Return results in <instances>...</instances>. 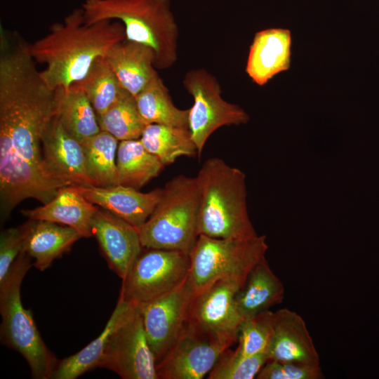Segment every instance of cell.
I'll return each mask as SVG.
<instances>
[{
	"instance_id": "obj_16",
	"label": "cell",
	"mask_w": 379,
	"mask_h": 379,
	"mask_svg": "<svg viewBox=\"0 0 379 379\" xmlns=\"http://www.w3.org/2000/svg\"><path fill=\"white\" fill-rule=\"evenodd\" d=\"M91 203L124 219L135 227L149 218L161 200L163 188L140 192L133 187L117 185L108 187L74 186Z\"/></svg>"
},
{
	"instance_id": "obj_9",
	"label": "cell",
	"mask_w": 379,
	"mask_h": 379,
	"mask_svg": "<svg viewBox=\"0 0 379 379\" xmlns=\"http://www.w3.org/2000/svg\"><path fill=\"white\" fill-rule=\"evenodd\" d=\"M183 85L193 98L189 109V130L199 157L208 138L224 126L240 125L249 120L248 114L239 105L225 100L217 79L203 69L189 71Z\"/></svg>"
},
{
	"instance_id": "obj_7",
	"label": "cell",
	"mask_w": 379,
	"mask_h": 379,
	"mask_svg": "<svg viewBox=\"0 0 379 379\" xmlns=\"http://www.w3.org/2000/svg\"><path fill=\"white\" fill-rule=\"evenodd\" d=\"M267 248L265 235L248 239L199 235L190 253V266L185 283L194 297L221 279H233L244 286Z\"/></svg>"
},
{
	"instance_id": "obj_30",
	"label": "cell",
	"mask_w": 379,
	"mask_h": 379,
	"mask_svg": "<svg viewBox=\"0 0 379 379\" xmlns=\"http://www.w3.org/2000/svg\"><path fill=\"white\" fill-rule=\"evenodd\" d=\"M78 84L87 95L98 117L118 100L124 90L105 57L96 59L86 77Z\"/></svg>"
},
{
	"instance_id": "obj_31",
	"label": "cell",
	"mask_w": 379,
	"mask_h": 379,
	"mask_svg": "<svg viewBox=\"0 0 379 379\" xmlns=\"http://www.w3.org/2000/svg\"><path fill=\"white\" fill-rule=\"evenodd\" d=\"M274 322L275 312L270 310L244 319L239 328L236 351L243 357L267 352Z\"/></svg>"
},
{
	"instance_id": "obj_10",
	"label": "cell",
	"mask_w": 379,
	"mask_h": 379,
	"mask_svg": "<svg viewBox=\"0 0 379 379\" xmlns=\"http://www.w3.org/2000/svg\"><path fill=\"white\" fill-rule=\"evenodd\" d=\"M244 287L233 279H219L195 295L192 301L187 326L215 342L230 347L237 343L243 318L236 294Z\"/></svg>"
},
{
	"instance_id": "obj_33",
	"label": "cell",
	"mask_w": 379,
	"mask_h": 379,
	"mask_svg": "<svg viewBox=\"0 0 379 379\" xmlns=\"http://www.w3.org/2000/svg\"><path fill=\"white\" fill-rule=\"evenodd\" d=\"M324 378L320 364L267 360L257 379H321Z\"/></svg>"
},
{
	"instance_id": "obj_34",
	"label": "cell",
	"mask_w": 379,
	"mask_h": 379,
	"mask_svg": "<svg viewBox=\"0 0 379 379\" xmlns=\"http://www.w3.org/2000/svg\"><path fill=\"white\" fill-rule=\"evenodd\" d=\"M22 251L21 225L2 230L0 234V281L4 279L12 264Z\"/></svg>"
},
{
	"instance_id": "obj_8",
	"label": "cell",
	"mask_w": 379,
	"mask_h": 379,
	"mask_svg": "<svg viewBox=\"0 0 379 379\" xmlns=\"http://www.w3.org/2000/svg\"><path fill=\"white\" fill-rule=\"evenodd\" d=\"M190 266V253L143 248L122 279L119 298L140 307L183 284Z\"/></svg>"
},
{
	"instance_id": "obj_2",
	"label": "cell",
	"mask_w": 379,
	"mask_h": 379,
	"mask_svg": "<svg viewBox=\"0 0 379 379\" xmlns=\"http://www.w3.org/2000/svg\"><path fill=\"white\" fill-rule=\"evenodd\" d=\"M125 40L121 22L87 23L79 7L62 22L53 23L47 34L28 44V51L36 62L46 65L41 75L51 89L69 88L86 77L96 59Z\"/></svg>"
},
{
	"instance_id": "obj_12",
	"label": "cell",
	"mask_w": 379,
	"mask_h": 379,
	"mask_svg": "<svg viewBox=\"0 0 379 379\" xmlns=\"http://www.w3.org/2000/svg\"><path fill=\"white\" fill-rule=\"evenodd\" d=\"M193 298L185 282L172 292L140 307L145 335L157 364L184 331Z\"/></svg>"
},
{
	"instance_id": "obj_6",
	"label": "cell",
	"mask_w": 379,
	"mask_h": 379,
	"mask_svg": "<svg viewBox=\"0 0 379 379\" xmlns=\"http://www.w3.org/2000/svg\"><path fill=\"white\" fill-rule=\"evenodd\" d=\"M199 207L196 177L179 175L171 178L153 213L136 227L142 247L190 253L199 237Z\"/></svg>"
},
{
	"instance_id": "obj_28",
	"label": "cell",
	"mask_w": 379,
	"mask_h": 379,
	"mask_svg": "<svg viewBox=\"0 0 379 379\" xmlns=\"http://www.w3.org/2000/svg\"><path fill=\"white\" fill-rule=\"evenodd\" d=\"M118 141L108 132L100 131L81 143L87 172L94 186L108 187L118 185Z\"/></svg>"
},
{
	"instance_id": "obj_23",
	"label": "cell",
	"mask_w": 379,
	"mask_h": 379,
	"mask_svg": "<svg viewBox=\"0 0 379 379\" xmlns=\"http://www.w3.org/2000/svg\"><path fill=\"white\" fill-rule=\"evenodd\" d=\"M285 290L265 257L250 272L244 287L236 294L238 311L246 319L281 303Z\"/></svg>"
},
{
	"instance_id": "obj_14",
	"label": "cell",
	"mask_w": 379,
	"mask_h": 379,
	"mask_svg": "<svg viewBox=\"0 0 379 379\" xmlns=\"http://www.w3.org/2000/svg\"><path fill=\"white\" fill-rule=\"evenodd\" d=\"M225 345L187 326L162 360L157 364L158 379H202L208 375Z\"/></svg>"
},
{
	"instance_id": "obj_22",
	"label": "cell",
	"mask_w": 379,
	"mask_h": 379,
	"mask_svg": "<svg viewBox=\"0 0 379 379\" xmlns=\"http://www.w3.org/2000/svg\"><path fill=\"white\" fill-rule=\"evenodd\" d=\"M138 308L119 298L102 333L78 352L59 360L52 378L76 379L84 373L98 368L111 334Z\"/></svg>"
},
{
	"instance_id": "obj_3",
	"label": "cell",
	"mask_w": 379,
	"mask_h": 379,
	"mask_svg": "<svg viewBox=\"0 0 379 379\" xmlns=\"http://www.w3.org/2000/svg\"><path fill=\"white\" fill-rule=\"evenodd\" d=\"M196 178L199 193V236L230 239L258 236L248 213L243 171L222 159L212 157L204 162Z\"/></svg>"
},
{
	"instance_id": "obj_29",
	"label": "cell",
	"mask_w": 379,
	"mask_h": 379,
	"mask_svg": "<svg viewBox=\"0 0 379 379\" xmlns=\"http://www.w3.org/2000/svg\"><path fill=\"white\" fill-rule=\"evenodd\" d=\"M98 120L100 130L108 132L119 141L140 139L147 125L139 112L135 98L124 89Z\"/></svg>"
},
{
	"instance_id": "obj_4",
	"label": "cell",
	"mask_w": 379,
	"mask_h": 379,
	"mask_svg": "<svg viewBox=\"0 0 379 379\" xmlns=\"http://www.w3.org/2000/svg\"><path fill=\"white\" fill-rule=\"evenodd\" d=\"M85 21L117 20L126 40L149 48L156 69L171 67L177 60L178 27L170 0H84Z\"/></svg>"
},
{
	"instance_id": "obj_26",
	"label": "cell",
	"mask_w": 379,
	"mask_h": 379,
	"mask_svg": "<svg viewBox=\"0 0 379 379\" xmlns=\"http://www.w3.org/2000/svg\"><path fill=\"white\" fill-rule=\"evenodd\" d=\"M140 140L164 166L173 164L180 157L198 154L188 128L150 124L146 126Z\"/></svg>"
},
{
	"instance_id": "obj_15",
	"label": "cell",
	"mask_w": 379,
	"mask_h": 379,
	"mask_svg": "<svg viewBox=\"0 0 379 379\" xmlns=\"http://www.w3.org/2000/svg\"><path fill=\"white\" fill-rule=\"evenodd\" d=\"M91 233L109 267L124 279L143 249L137 228L98 208L91 220Z\"/></svg>"
},
{
	"instance_id": "obj_21",
	"label": "cell",
	"mask_w": 379,
	"mask_h": 379,
	"mask_svg": "<svg viewBox=\"0 0 379 379\" xmlns=\"http://www.w3.org/2000/svg\"><path fill=\"white\" fill-rule=\"evenodd\" d=\"M98 207L88 201L74 186L60 188L49 202L34 209L22 210L29 219L62 224L77 230L82 237H92L91 220Z\"/></svg>"
},
{
	"instance_id": "obj_1",
	"label": "cell",
	"mask_w": 379,
	"mask_h": 379,
	"mask_svg": "<svg viewBox=\"0 0 379 379\" xmlns=\"http://www.w3.org/2000/svg\"><path fill=\"white\" fill-rule=\"evenodd\" d=\"M35 62L28 44L1 27L0 171L17 175L34 168L55 184L45 170L41 138L56 115L55 91Z\"/></svg>"
},
{
	"instance_id": "obj_32",
	"label": "cell",
	"mask_w": 379,
	"mask_h": 379,
	"mask_svg": "<svg viewBox=\"0 0 379 379\" xmlns=\"http://www.w3.org/2000/svg\"><path fill=\"white\" fill-rule=\"evenodd\" d=\"M268 360L267 352L243 357L236 350H225L207 375L208 379H253Z\"/></svg>"
},
{
	"instance_id": "obj_20",
	"label": "cell",
	"mask_w": 379,
	"mask_h": 379,
	"mask_svg": "<svg viewBox=\"0 0 379 379\" xmlns=\"http://www.w3.org/2000/svg\"><path fill=\"white\" fill-rule=\"evenodd\" d=\"M105 59L121 87L135 98L159 76L152 51L138 43L119 42L109 49Z\"/></svg>"
},
{
	"instance_id": "obj_19",
	"label": "cell",
	"mask_w": 379,
	"mask_h": 379,
	"mask_svg": "<svg viewBox=\"0 0 379 379\" xmlns=\"http://www.w3.org/2000/svg\"><path fill=\"white\" fill-rule=\"evenodd\" d=\"M21 227L22 251L34 260L33 265L41 272L69 252L72 245L82 237L71 227L47 220L29 219Z\"/></svg>"
},
{
	"instance_id": "obj_17",
	"label": "cell",
	"mask_w": 379,
	"mask_h": 379,
	"mask_svg": "<svg viewBox=\"0 0 379 379\" xmlns=\"http://www.w3.org/2000/svg\"><path fill=\"white\" fill-rule=\"evenodd\" d=\"M292 37L289 29L269 28L255 33L250 46L246 72L259 86L289 69Z\"/></svg>"
},
{
	"instance_id": "obj_18",
	"label": "cell",
	"mask_w": 379,
	"mask_h": 379,
	"mask_svg": "<svg viewBox=\"0 0 379 379\" xmlns=\"http://www.w3.org/2000/svg\"><path fill=\"white\" fill-rule=\"evenodd\" d=\"M267 355L268 360L320 364L319 355L305 321L288 308L275 312L274 331Z\"/></svg>"
},
{
	"instance_id": "obj_24",
	"label": "cell",
	"mask_w": 379,
	"mask_h": 379,
	"mask_svg": "<svg viewBox=\"0 0 379 379\" xmlns=\"http://www.w3.org/2000/svg\"><path fill=\"white\" fill-rule=\"evenodd\" d=\"M55 91L56 117L68 133L82 143L101 131L97 114L78 83Z\"/></svg>"
},
{
	"instance_id": "obj_11",
	"label": "cell",
	"mask_w": 379,
	"mask_h": 379,
	"mask_svg": "<svg viewBox=\"0 0 379 379\" xmlns=\"http://www.w3.org/2000/svg\"><path fill=\"white\" fill-rule=\"evenodd\" d=\"M99 368L109 369L123 379H158L140 307L112 332Z\"/></svg>"
},
{
	"instance_id": "obj_13",
	"label": "cell",
	"mask_w": 379,
	"mask_h": 379,
	"mask_svg": "<svg viewBox=\"0 0 379 379\" xmlns=\"http://www.w3.org/2000/svg\"><path fill=\"white\" fill-rule=\"evenodd\" d=\"M41 152L47 175L60 188L94 186L81 143L67 133L56 115L42 135Z\"/></svg>"
},
{
	"instance_id": "obj_27",
	"label": "cell",
	"mask_w": 379,
	"mask_h": 379,
	"mask_svg": "<svg viewBox=\"0 0 379 379\" xmlns=\"http://www.w3.org/2000/svg\"><path fill=\"white\" fill-rule=\"evenodd\" d=\"M135 100L139 112L147 125L157 124L188 128L189 109H182L173 104L159 76L149 84Z\"/></svg>"
},
{
	"instance_id": "obj_25",
	"label": "cell",
	"mask_w": 379,
	"mask_h": 379,
	"mask_svg": "<svg viewBox=\"0 0 379 379\" xmlns=\"http://www.w3.org/2000/svg\"><path fill=\"white\" fill-rule=\"evenodd\" d=\"M164 166L140 139L120 141L117 154L118 185L139 190L161 173Z\"/></svg>"
},
{
	"instance_id": "obj_5",
	"label": "cell",
	"mask_w": 379,
	"mask_h": 379,
	"mask_svg": "<svg viewBox=\"0 0 379 379\" xmlns=\"http://www.w3.org/2000/svg\"><path fill=\"white\" fill-rule=\"evenodd\" d=\"M31 260L22 251L0 281L1 340L25 358L33 378L49 379L59 360L44 342L32 311L25 309L21 301V284L33 265Z\"/></svg>"
}]
</instances>
